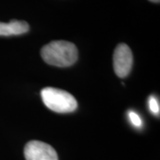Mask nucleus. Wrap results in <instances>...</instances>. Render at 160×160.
I'll return each mask as SVG.
<instances>
[{
    "instance_id": "obj_1",
    "label": "nucleus",
    "mask_w": 160,
    "mask_h": 160,
    "mask_svg": "<svg viewBox=\"0 0 160 160\" xmlns=\"http://www.w3.org/2000/svg\"><path fill=\"white\" fill-rule=\"evenodd\" d=\"M41 56L47 64L64 68L69 67L77 62L78 52L73 43L58 40L43 46Z\"/></svg>"
},
{
    "instance_id": "obj_2",
    "label": "nucleus",
    "mask_w": 160,
    "mask_h": 160,
    "mask_svg": "<svg viewBox=\"0 0 160 160\" xmlns=\"http://www.w3.org/2000/svg\"><path fill=\"white\" fill-rule=\"evenodd\" d=\"M43 102L49 109L57 113H70L78 108V102L68 92L46 87L41 91Z\"/></svg>"
},
{
    "instance_id": "obj_3",
    "label": "nucleus",
    "mask_w": 160,
    "mask_h": 160,
    "mask_svg": "<svg viewBox=\"0 0 160 160\" xmlns=\"http://www.w3.org/2000/svg\"><path fill=\"white\" fill-rule=\"evenodd\" d=\"M133 57L130 47L121 43L116 47L113 54V68L115 73L121 78H126L131 71Z\"/></svg>"
},
{
    "instance_id": "obj_4",
    "label": "nucleus",
    "mask_w": 160,
    "mask_h": 160,
    "mask_svg": "<svg viewBox=\"0 0 160 160\" xmlns=\"http://www.w3.org/2000/svg\"><path fill=\"white\" fill-rule=\"evenodd\" d=\"M26 160H58L57 152L51 145L39 141H31L24 148Z\"/></svg>"
},
{
    "instance_id": "obj_5",
    "label": "nucleus",
    "mask_w": 160,
    "mask_h": 160,
    "mask_svg": "<svg viewBox=\"0 0 160 160\" xmlns=\"http://www.w3.org/2000/svg\"><path fill=\"white\" fill-rule=\"evenodd\" d=\"M29 30V26L24 21L12 20L10 22H0V36H16L27 33Z\"/></svg>"
},
{
    "instance_id": "obj_6",
    "label": "nucleus",
    "mask_w": 160,
    "mask_h": 160,
    "mask_svg": "<svg viewBox=\"0 0 160 160\" xmlns=\"http://www.w3.org/2000/svg\"><path fill=\"white\" fill-rule=\"evenodd\" d=\"M149 110L155 115H158L160 111V106L158 101L157 100V98L151 95L149 98Z\"/></svg>"
},
{
    "instance_id": "obj_7",
    "label": "nucleus",
    "mask_w": 160,
    "mask_h": 160,
    "mask_svg": "<svg viewBox=\"0 0 160 160\" xmlns=\"http://www.w3.org/2000/svg\"><path fill=\"white\" fill-rule=\"evenodd\" d=\"M128 117H129V118H130V121L132 122V124L134 126L141 127V126H142V121L141 119L140 116H139L136 112H134V111H132V110H130V111L128 112Z\"/></svg>"
},
{
    "instance_id": "obj_8",
    "label": "nucleus",
    "mask_w": 160,
    "mask_h": 160,
    "mask_svg": "<svg viewBox=\"0 0 160 160\" xmlns=\"http://www.w3.org/2000/svg\"><path fill=\"white\" fill-rule=\"evenodd\" d=\"M149 1H151L153 3H159L160 2V0H149Z\"/></svg>"
}]
</instances>
